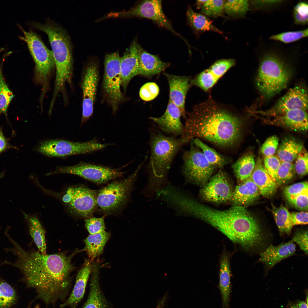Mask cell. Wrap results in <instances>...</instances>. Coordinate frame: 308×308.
<instances>
[{
  "label": "cell",
  "instance_id": "cell-48",
  "mask_svg": "<svg viewBox=\"0 0 308 308\" xmlns=\"http://www.w3.org/2000/svg\"><path fill=\"white\" fill-rule=\"evenodd\" d=\"M281 163V161L277 155L265 156L264 158L263 164L264 166L275 182L277 171Z\"/></svg>",
  "mask_w": 308,
  "mask_h": 308
},
{
  "label": "cell",
  "instance_id": "cell-13",
  "mask_svg": "<svg viewBox=\"0 0 308 308\" xmlns=\"http://www.w3.org/2000/svg\"><path fill=\"white\" fill-rule=\"evenodd\" d=\"M98 191L84 187H69L62 200L72 213L86 218L91 217L97 207Z\"/></svg>",
  "mask_w": 308,
  "mask_h": 308
},
{
  "label": "cell",
  "instance_id": "cell-11",
  "mask_svg": "<svg viewBox=\"0 0 308 308\" xmlns=\"http://www.w3.org/2000/svg\"><path fill=\"white\" fill-rule=\"evenodd\" d=\"M107 17L108 18L137 17L149 19L160 27L168 30L179 36L187 43L185 39L174 29L166 16L163 10L161 0L141 1L129 10L111 12Z\"/></svg>",
  "mask_w": 308,
  "mask_h": 308
},
{
  "label": "cell",
  "instance_id": "cell-43",
  "mask_svg": "<svg viewBox=\"0 0 308 308\" xmlns=\"http://www.w3.org/2000/svg\"><path fill=\"white\" fill-rule=\"evenodd\" d=\"M296 173L292 162H281L278 170L276 182L283 184L291 180Z\"/></svg>",
  "mask_w": 308,
  "mask_h": 308
},
{
  "label": "cell",
  "instance_id": "cell-28",
  "mask_svg": "<svg viewBox=\"0 0 308 308\" xmlns=\"http://www.w3.org/2000/svg\"><path fill=\"white\" fill-rule=\"evenodd\" d=\"M170 64L161 60L157 55L146 51L140 46L139 53L138 75L150 77L164 71Z\"/></svg>",
  "mask_w": 308,
  "mask_h": 308
},
{
  "label": "cell",
  "instance_id": "cell-6",
  "mask_svg": "<svg viewBox=\"0 0 308 308\" xmlns=\"http://www.w3.org/2000/svg\"><path fill=\"white\" fill-rule=\"evenodd\" d=\"M291 69L278 52H265L260 59L256 84L262 96L269 99L287 87L292 75Z\"/></svg>",
  "mask_w": 308,
  "mask_h": 308
},
{
  "label": "cell",
  "instance_id": "cell-26",
  "mask_svg": "<svg viewBox=\"0 0 308 308\" xmlns=\"http://www.w3.org/2000/svg\"><path fill=\"white\" fill-rule=\"evenodd\" d=\"M295 250V245L292 240L277 246L271 245L260 253L259 261L271 268L282 260L293 254Z\"/></svg>",
  "mask_w": 308,
  "mask_h": 308
},
{
  "label": "cell",
  "instance_id": "cell-58",
  "mask_svg": "<svg viewBox=\"0 0 308 308\" xmlns=\"http://www.w3.org/2000/svg\"><path fill=\"white\" fill-rule=\"evenodd\" d=\"M3 177V175L2 173H0V179Z\"/></svg>",
  "mask_w": 308,
  "mask_h": 308
},
{
  "label": "cell",
  "instance_id": "cell-42",
  "mask_svg": "<svg viewBox=\"0 0 308 308\" xmlns=\"http://www.w3.org/2000/svg\"><path fill=\"white\" fill-rule=\"evenodd\" d=\"M308 5L306 1H300L295 6L293 11L294 23L298 25H307Z\"/></svg>",
  "mask_w": 308,
  "mask_h": 308
},
{
  "label": "cell",
  "instance_id": "cell-1",
  "mask_svg": "<svg viewBox=\"0 0 308 308\" xmlns=\"http://www.w3.org/2000/svg\"><path fill=\"white\" fill-rule=\"evenodd\" d=\"M13 247L8 249L17 258L14 263L5 262L20 269L27 286L34 288L37 297L47 305L64 300L71 285V274L75 268L72 260L83 250L68 254L61 252L43 255L39 251H26L9 236Z\"/></svg>",
  "mask_w": 308,
  "mask_h": 308
},
{
  "label": "cell",
  "instance_id": "cell-41",
  "mask_svg": "<svg viewBox=\"0 0 308 308\" xmlns=\"http://www.w3.org/2000/svg\"><path fill=\"white\" fill-rule=\"evenodd\" d=\"M16 296L13 288L8 283L0 282V308H8L15 302Z\"/></svg>",
  "mask_w": 308,
  "mask_h": 308
},
{
  "label": "cell",
  "instance_id": "cell-36",
  "mask_svg": "<svg viewBox=\"0 0 308 308\" xmlns=\"http://www.w3.org/2000/svg\"><path fill=\"white\" fill-rule=\"evenodd\" d=\"M271 211L280 234L289 235L293 226L291 213L282 204L278 207L272 205Z\"/></svg>",
  "mask_w": 308,
  "mask_h": 308
},
{
  "label": "cell",
  "instance_id": "cell-55",
  "mask_svg": "<svg viewBox=\"0 0 308 308\" xmlns=\"http://www.w3.org/2000/svg\"><path fill=\"white\" fill-rule=\"evenodd\" d=\"M286 308H308L307 301L299 299L289 300Z\"/></svg>",
  "mask_w": 308,
  "mask_h": 308
},
{
  "label": "cell",
  "instance_id": "cell-37",
  "mask_svg": "<svg viewBox=\"0 0 308 308\" xmlns=\"http://www.w3.org/2000/svg\"><path fill=\"white\" fill-rule=\"evenodd\" d=\"M250 6L248 0L225 1L224 11L230 16L244 17L248 11Z\"/></svg>",
  "mask_w": 308,
  "mask_h": 308
},
{
  "label": "cell",
  "instance_id": "cell-10",
  "mask_svg": "<svg viewBox=\"0 0 308 308\" xmlns=\"http://www.w3.org/2000/svg\"><path fill=\"white\" fill-rule=\"evenodd\" d=\"M110 145L112 144L100 143L96 139L85 142L50 139L41 142L37 146L36 150L47 157H63L93 152Z\"/></svg>",
  "mask_w": 308,
  "mask_h": 308
},
{
  "label": "cell",
  "instance_id": "cell-49",
  "mask_svg": "<svg viewBox=\"0 0 308 308\" xmlns=\"http://www.w3.org/2000/svg\"><path fill=\"white\" fill-rule=\"evenodd\" d=\"M279 144V139L276 135L268 138L262 145L260 151L265 156L274 155L276 152Z\"/></svg>",
  "mask_w": 308,
  "mask_h": 308
},
{
  "label": "cell",
  "instance_id": "cell-46",
  "mask_svg": "<svg viewBox=\"0 0 308 308\" xmlns=\"http://www.w3.org/2000/svg\"><path fill=\"white\" fill-rule=\"evenodd\" d=\"M286 199L291 205L296 209L302 211H307L308 190Z\"/></svg>",
  "mask_w": 308,
  "mask_h": 308
},
{
  "label": "cell",
  "instance_id": "cell-31",
  "mask_svg": "<svg viewBox=\"0 0 308 308\" xmlns=\"http://www.w3.org/2000/svg\"><path fill=\"white\" fill-rule=\"evenodd\" d=\"M186 15L190 27L198 32L212 31L222 34V32L214 25L212 21L205 15L195 12L191 7H188Z\"/></svg>",
  "mask_w": 308,
  "mask_h": 308
},
{
  "label": "cell",
  "instance_id": "cell-34",
  "mask_svg": "<svg viewBox=\"0 0 308 308\" xmlns=\"http://www.w3.org/2000/svg\"><path fill=\"white\" fill-rule=\"evenodd\" d=\"M23 213L28 222L30 234L39 251L42 254H47L45 230L37 217Z\"/></svg>",
  "mask_w": 308,
  "mask_h": 308
},
{
  "label": "cell",
  "instance_id": "cell-8",
  "mask_svg": "<svg viewBox=\"0 0 308 308\" xmlns=\"http://www.w3.org/2000/svg\"><path fill=\"white\" fill-rule=\"evenodd\" d=\"M19 26L24 34L23 36L19 37L27 43L35 62L36 77L42 87V97L46 90L49 77L55 66L53 54L37 34L31 30L27 31Z\"/></svg>",
  "mask_w": 308,
  "mask_h": 308
},
{
  "label": "cell",
  "instance_id": "cell-17",
  "mask_svg": "<svg viewBox=\"0 0 308 308\" xmlns=\"http://www.w3.org/2000/svg\"><path fill=\"white\" fill-rule=\"evenodd\" d=\"M233 190L226 173L220 169L202 187L199 194L206 202L219 204L230 201Z\"/></svg>",
  "mask_w": 308,
  "mask_h": 308
},
{
  "label": "cell",
  "instance_id": "cell-5",
  "mask_svg": "<svg viewBox=\"0 0 308 308\" xmlns=\"http://www.w3.org/2000/svg\"><path fill=\"white\" fill-rule=\"evenodd\" d=\"M32 25L46 34L52 48L56 69L52 96L56 98L65 83L71 82L73 61L70 38L65 29L52 20L44 23L34 22Z\"/></svg>",
  "mask_w": 308,
  "mask_h": 308
},
{
  "label": "cell",
  "instance_id": "cell-16",
  "mask_svg": "<svg viewBox=\"0 0 308 308\" xmlns=\"http://www.w3.org/2000/svg\"><path fill=\"white\" fill-rule=\"evenodd\" d=\"M98 78L97 63L95 60H92L88 64L85 70L81 84L83 99L81 125L88 120L93 114Z\"/></svg>",
  "mask_w": 308,
  "mask_h": 308
},
{
  "label": "cell",
  "instance_id": "cell-57",
  "mask_svg": "<svg viewBox=\"0 0 308 308\" xmlns=\"http://www.w3.org/2000/svg\"><path fill=\"white\" fill-rule=\"evenodd\" d=\"M28 308H31L29 307ZM34 308H40V305H39V304H37L34 307Z\"/></svg>",
  "mask_w": 308,
  "mask_h": 308
},
{
  "label": "cell",
  "instance_id": "cell-3",
  "mask_svg": "<svg viewBox=\"0 0 308 308\" xmlns=\"http://www.w3.org/2000/svg\"><path fill=\"white\" fill-rule=\"evenodd\" d=\"M176 209L179 216L194 217L205 221L235 243L244 237L250 226L251 213L243 206H233L227 210H218L184 194L178 199Z\"/></svg>",
  "mask_w": 308,
  "mask_h": 308
},
{
  "label": "cell",
  "instance_id": "cell-12",
  "mask_svg": "<svg viewBox=\"0 0 308 308\" xmlns=\"http://www.w3.org/2000/svg\"><path fill=\"white\" fill-rule=\"evenodd\" d=\"M121 59L118 51L106 54L104 59L103 87L114 112L124 99L120 88Z\"/></svg>",
  "mask_w": 308,
  "mask_h": 308
},
{
  "label": "cell",
  "instance_id": "cell-44",
  "mask_svg": "<svg viewBox=\"0 0 308 308\" xmlns=\"http://www.w3.org/2000/svg\"><path fill=\"white\" fill-rule=\"evenodd\" d=\"M159 89L157 84L154 82H147L141 87L139 92L141 99L145 101H151L158 95Z\"/></svg>",
  "mask_w": 308,
  "mask_h": 308
},
{
  "label": "cell",
  "instance_id": "cell-54",
  "mask_svg": "<svg viewBox=\"0 0 308 308\" xmlns=\"http://www.w3.org/2000/svg\"><path fill=\"white\" fill-rule=\"evenodd\" d=\"M10 149H18L16 147L12 145L9 143V139L7 138L4 135L2 127H1L0 128V154Z\"/></svg>",
  "mask_w": 308,
  "mask_h": 308
},
{
  "label": "cell",
  "instance_id": "cell-7",
  "mask_svg": "<svg viewBox=\"0 0 308 308\" xmlns=\"http://www.w3.org/2000/svg\"><path fill=\"white\" fill-rule=\"evenodd\" d=\"M143 165H139L135 171L127 178L112 182L98 190L97 204L101 211L105 214H110L123 207Z\"/></svg>",
  "mask_w": 308,
  "mask_h": 308
},
{
  "label": "cell",
  "instance_id": "cell-32",
  "mask_svg": "<svg viewBox=\"0 0 308 308\" xmlns=\"http://www.w3.org/2000/svg\"><path fill=\"white\" fill-rule=\"evenodd\" d=\"M303 149V145L294 139H283L277 152V156L281 162H293Z\"/></svg>",
  "mask_w": 308,
  "mask_h": 308
},
{
  "label": "cell",
  "instance_id": "cell-56",
  "mask_svg": "<svg viewBox=\"0 0 308 308\" xmlns=\"http://www.w3.org/2000/svg\"><path fill=\"white\" fill-rule=\"evenodd\" d=\"M207 0H197L196 2V5L197 8H201Z\"/></svg>",
  "mask_w": 308,
  "mask_h": 308
},
{
  "label": "cell",
  "instance_id": "cell-14",
  "mask_svg": "<svg viewBox=\"0 0 308 308\" xmlns=\"http://www.w3.org/2000/svg\"><path fill=\"white\" fill-rule=\"evenodd\" d=\"M66 173L79 176L97 184L122 176L124 172L120 169H114L84 162L72 166H58L55 170L46 174L49 176L58 174Z\"/></svg>",
  "mask_w": 308,
  "mask_h": 308
},
{
  "label": "cell",
  "instance_id": "cell-35",
  "mask_svg": "<svg viewBox=\"0 0 308 308\" xmlns=\"http://www.w3.org/2000/svg\"><path fill=\"white\" fill-rule=\"evenodd\" d=\"M194 145L200 149L207 161L216 168L221 169L231 162L230 157L217 152L198 138L192 139Z\"/></svg>",
  "mask_w": 308,
  "mask_h": 308
},
{
  "label": "cell",
  "instance_id": "cell-19",
  "mask_svg": "<svg viewBox=\"0 0 308 308\" xmlns=\"http://www.w3.org/2000/svg\"><path fill=\"white\" fill-rule=\"evenodd\" d=\"M268 124L282 127L294 131H304L308 129L306 111L297 109L274 116L263 118Z\"/></svg>",
  "mask_w": 308,
  "mask_h": 308
},
{
  "label": "cell",
  "instance_id": "cell-39",
  "mask_svg": "<svg viewBox=\"0 0 308 308\" xmlns=\"http://www.w3.org/2000/svg\"><path fill=\"white\" fill-rule=\"evenodd\" d=\"M307 28L296 31H289L273 35L269 38L270 40L288 44L298 41L307 37Z\"/></svg>",
  "mask_w": 308,
  "mask_h": 308
},
{
  "label": "cell",
  "instance_id": "cell-25",
  "mask_svg": "<svg viewBox=\"0 0 308 308\" xmlns=\"http://www.w3.org/2000/svg\"><path fill=\"white\" fill-rule=\"evenodd\" d=\"M260 194L259 189L250 177L236 186L230 201L233 206L244 207L254 202Z\"/></svg>",
  "mask_w": 308,
  "mask_h": 308
},
{
  "label": "cell",
  "instance_id": "cell-15",
  "mask_svg": "<svg viewBox=\"0 0 308 308\" xmlns=\"http://www.w3.org/2000/svg\"><path fill=\"white\" fill-rule=\"evenodd\" d=\"M297 109L305 111L308 109L307 91L305 87L300 85L290 89L270 108L256 112L263 117H268Z\"/></svg>",
  "mask_w": 308,
  "mask_h": 308
},
{
  "label": "cell",
  "instance_id": "cell-51",
  "mask_svg": "<svg viewBox=\"0 0 308 308\" xmlns=\"http://www.w3.org/2000/svg\"><path fill=\"white\" fill-rule=\"evenodd\" d=\"M281 0H252L250 2L252 8L256 10H267L281 4Z\"/></svg>",
  "mask_w": 308,
  "mask_h": 308
},
{
  "label": "cell",
  "instance_id": "cell-47",
  "mask_svg": "<svg viewBox=\"0 0 308 308\" xmlns=\"http://www.w3.org/2000/svg\"><path fill=\"white\" fill-rule=\"evenodd\" d=\"M308 153L303 149L298 155L294 164L295 172L300 177H303L308 173Z\"/></svg>",
  "mask_w": 308,
  "mask_h": 308
},
{
  "label": "cell",
  "instance_id": "cell-24",
  "mask_svg": "<svg viewBox=\"0 0 308 308\" xmlns=\"http://www.w3.org/2000/svg\"><path fill=\"white\" fill-rule=\"evenodd\" d=\"M250 177L258 187L260 194L264 197H269L276 191L277 185L268 173L259 157L256 162Z\"/></svg>",
  "mask_w": 308,
  "mask_h": 308
},
{
  "label": "cell",
  "instance_id": "cell-9",
  "mask_svg": "<svg viewBox=\"0 0 308 308\" xmlns=\"http://www.w3.org/2000/svg\"><path fill=\"white\" fill-rule=\"evenodd\" d=\"M190 149L183 158L182 173L185 182L202 187L208 182L216 168L207 160L201 150L191 141Z\"/></svg>",
  "mask_w": 308,
  "mask_h": 308
},
{
  "label": "cell",
  "instance_id": "cell-21",
  "mask_svg": "<svg viewBox=\"0 0 308 308\" xmlns=\"http://www.w3.org/2000/svg\"><path fill=\"white\" fill-rule=\"evenodd\" d=\"M181 116L179 108L169 100L166 111L162 116L157 117H150L149 118L157 123L165 132L182 136L184 126L181 121Z\"/></svg>",
  "mask_w": 308,
  "mask_h": 308
},
{
  "label": "cell",
  "instance_id": "cell-23",
  "mask_svg": "<svg viewBox=\"0 0 308 308\" xmlns=\"http://www.w3.org/2000/svg\"><path fill=\"white\" fill-rule=\"evenodd\" d=\"M92 268V261L89 259L85 260L82 267L78 272L74 288L68 298L60 305L61 308L66 307L76 308L83 297Z\"/></svg>",
  "mask_w": 308,
  "mask_h": 308
},
{
  "label": "cell",
  "instance_id": "cell-50",
  "mask_svg": "<svg viewBox=\"0 0 308 308\" xmlns=\"http://www.w3.org/2000/svg\"><path fill=\"white\" fill-rule=\"evenodd\" d=\"M308 190V184L307 181L298 183L285 187L283 190V194L286 198L299 194Z\"/></svg>",
  "mask_w": 308,
  "mask_h": 308
},
{
  "label": "cell",
  "instance_id": "cell-45",
  "mask_svg": "<svg viewBox=\"0 0 308 308\" xmlns=\"http://www.w3.org/2000/svg\"><path fill=\"white\" fill-rule=\"evenodd\" d=\"M85 226L90 234L102 232L105 231V225L104 216L91 217L85 220Z\"/></svg>",
  "mask_w": 308,
  "mask_h": 308
},
{
  "label": "cell",
  "instance_id": "cell-20",
  "mask_svg": "<svg viewBox=\"0 0 308 308\" xmlns=\"http://www.w3.org/2000/svg\"><path fill=\"white\" fill-rule=\"evenodd\" d=\"M140 46L137 39H134L121 57L120 64L121 86L124 91L131 79L138 75Z\"/></svg>",
  "mask_w": 308,
  "mask_h": 308
},
{
  "label": "cell",
  "instance_id": "cell-29",
  "mask_svg": "<svg viewBox=\"0 0 308 308\" xmlns=\"http://www.w3.org/2000/svg\"><path fill=\"white\" fill-rule=\"evenodd\" d=\"M231 273L229 260L226 254L221 257L220 263L219 288L223 308H228L231 290Z\"/></svg>",
  "mask_w": 308,
  "mask_h": 308
},
{
  "label": "cell",
  "instance_id": "cell-53",
  "mask_svg": "<svg viewBox=\"0 0 308 308\" xmlns=\"http://www.w3.org/2000/svg\"><path fill=\"white\" fill-rule=\"evenodd\" d=\"M291 219L293 226L298 225L306 224L308 223V212L307 211L291 213Z\"/></svg>",
  "mask_w": 308,
  "mask_h": 308
},
{
  "label": "cell",
  "instance_id": "cell-27",
  "mask_svg": "<svg viewBox=\"0 0 308 308\" xmlns=\"http://www.w3.org/2000/svg\"><path fill=\"white\" fill-rule=\"evenodd\" d=\"M100 267L98 261L93 263L89 293L83 308H112L100 287L99 275Z\"/></svg>",
  "mask_w": 308,
  "mask_h": 308
},
{
  "label": "cell",
  "instance_id": "cell-30",
  "mask_svg": "<svg viewBox=\"0 0 308 308\" xmlns=\"http://www.w3.org/2000/svg\"><path fill=\"white\" fill-rule=\"evenodd\" d=\"M110 233L105 231L98 233L90 234L84 240V248L92 261L103 252L104 247L109 239Z\"/></svg>",
  "mask_w": 308,
  "mask_h": 308
},
{
  "label": "cell",
  "instance_id": "cell-33",
  "mask_svg": "<svg viewBox=\"0 0 308 308\" xmlns=\"http://www.w3.org/2000/svg\"><path fill=\"white\" fill-rule=\"evenodd\" d=\"M255 163L253 153L248 152L242 155L232 166L237 179L242 182L249 178L254 169Z\"/></svg>",
  "mask_w": 308,
  "mask_h": 308
},
{
  "label": "cell",
  "instance_id": "cell-38",
  "mask_svg": "<svg viewBox=\"0 0 308 308\" xmlns=\"http://www.w3.org/2000/svg\"><path fill=\"white\" fill-rule=\"evenodd\" d=\"M14 97L3 78L0 68V114H3L7 118V109Z\"/></svg>",
  "mask_w": 308,
  "mask_h": 308
},
{
  "label": "cell",
  "instance_id": "cell-22",
  "mask_svg": "<svg viewBox=\"0 0 308 308\" xmlns=\"http://www.w3.org/2000/svg\"><path fill=\"white\" fill-rule=\"evenodd\" d=\"M168 80L169 88V99L179 109L181 115L186 118L185 103L187 93L191 86V78L164 74Z\"/></svg>",
  "mask_w": 308,
  "mask_h": 308
},
{
  "label": "cell",
  "instance_id": "cell-18",
  "mask_svg": "<svg viewBox=\"0 0 308 308\" xmlns=\"http://www.w3.org/2000/svg\"><path fill=\"white\" fill-rule=\"evenodd\" d=\"M236 64L234 59L219 60L209 68L191 80V86H195L207 92L212 88L226 72Z\"/></svg>",
  "mask_w": 308,
  "mask_h": 308
},
{
  "label": "cell",
  "instance_id": "cell-4",
  "mask_svg": "<svg viewBox=\"0 0 308 308\" xmlns=\"http://www.w3.org/2000/svg\"><path fill=\"white\" fill-rule=\"evenodd\" d=\"M187 142L182 137L176 139L159 133L152 135L148 180L143 191L148 199L153 198L158 190L169 183L167 174L173 157L180 147Z\"/></svg>",
  "mask_w": 308,
  "mask_h": 308
},
{
  "label": "cell",
  "instance_id": "cell-52",
  "mask_svg": "<svg viewBox=\"0 0 308 308\" xmlns=\"http://www.w3.org/2000/svg\"><path fill=\"white\" fill-rule=\"evenodd\" d=\"M308 230H303L296 232L293 235L291 240L297 244L300 249L306 254H308Z\"/></svg>",
  "mask_w": 308,
  "mask_h": 308
},
{
  "label": "cell",
  "instance_id": "cell-2",
  "mask_svg": "<svg viewBox=\"0 0 308 308\" xmlns=\"http://www.w3.org/2000/svg\"><path fill=\"white\" fill-rule=\"evenodd\" d=\"M244 119L210 98L196 105L189 114L181 137L187 141L202 138L221 147L237 146L242 140Z\"/></svg>",
  "mask_w": 308,
  "mask_h": 308
},
{
  "label": "cell",
  "instance_id": "cell-40",
  "mask_svg": "<svg viewBox=\"0 0 308 308\" xmlns=\"http://www.w3.org/2000/svg\"><path fill=\"white\" fill-rule=\"evenodd\" d=\"M224 0H207L201 8L202 14L211 17L221 16L224 11Z\"/></svg>",
  "mask_w": 308,
  "mask_h": 308
}]
</instances>
